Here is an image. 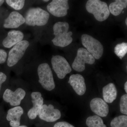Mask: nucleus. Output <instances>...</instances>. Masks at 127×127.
Masks as SVG:
<instances>
[{
	"label": "nucleus",
	"mask_w": 127,
	"mask_h": 127,
	"mask_svg": "<svg viewBox=\"0 0 127 127\" xmlns=\"http://www.w3.org/2000/svg\"><path fill=\"white\" fill-rule=\"evenodd\" d=\"M69 28V24L66 22H58L55 23L53 27L55 37L52 40L55 46L64 47L72 42V32H68Z\"/></svg>",
	"instance_id": "1"
},
{
	"label": "nucleus",
	"mask_w": 127,
	"mask_h": 127,
	"mask_svg": "<svg viewBox=\"0 0 127 127\" xmlns=\"http://www.w3.org/2000/svg\"><path fill=\"white\" fill-rule=\"evenodd\" d=\"M25 23L28 26H42L48 22L50 14L40 7L30 8L26 13Z\"/></svg>",
	"instance_id": "2"
},
{
	"label": "nucleus",
	"mask_w": 127,
	"mask_h": 127,
	"mask_svg": "<svg viewBox=\"0 0 127 127\" xmlns=\"http://www.w3.org/2000/svg\"><path fill=\"white\" fill-rule=\"evenodd\" d=\"M86 7L87 11L93 14L99 22L106 20L110 15L107 3L100 0H89L87 1Z\"/></svg>",
	"instance_id": "3"
},
{
	"label": "nucleus",
	"mask_w": 127,
	"mask_h": 127,
	"mask_svg": "<svg viewBox=\"0 0 127 127\" xmlns=\"http://www.w3.org/2000/svg\"><path fill=\"white\" fill-rule=\"evenodd\" d=\"M39 82L42 87L46 90L51 91L54 89L55 84L52 72L48 64H40L37 68Z\"/></svg>",
	"instance_id": "4"
},
{
	"label": "nucleus",
	"mask_w": 127,
	"mask_h": 127,
	"mask_svg": "<svg viewBox=\"0 0 127 127\" xmlns=\"http://www.w3.org/2000/svg\"><path fill=\"white\" fill-rule=\"evenodd\" d=\"M82 44L95 59H99L102 56L103 47L101 43L92 36L86 34L82 35Z\"/></svg>",
	"instance_id": "5"
},
{
	"label": "nucleus",
	"mask_w": 127,
	"mask_h": 127,
	"mask_svg": "<svg viewBox=\"0 0 127 127\" xmlns=\"http://www.w3.org/2000/svg\"><path fill=\"white\" fill-rule=\"evenodd\" d=\"M29 45V42L26 40L21 41L14 45L9 52L7 60V66L11 67L18 63L24 56Z\"/></svg>",
	"instance_id": "6"
},
{
	"label": "nucleus",
	"mask_w": 127,
	"mask_h": 127,
	"mask_svg": "<svg viewBox=\"0 0 127 127\" xmlns=\"http://www.w3.org/2000/svg\"><path fill=\"white\" fill-rule=\"evenodd\" d=\"M95 62V58L86 49L80 48L78 50L76 57L73 63L72 67L76 71L81 72L85 70V64L92 65Z\"/></svg>",
	"instance_id": "7"
},
{
	"label": "nucleus",
	"mask_w": 127,
	"mask_h": 127,
	"mask_svg": "<svg viewBox=\"0 0 127 127\" xmlns=\"http://www.w3.org/2000/svg\"><path fill=\"white\" fill-rule=\"evenodd\" d=\"M52 68L58 77L63 79L71 71L72 68L65 58L59 55L52 57L51 59Z\"/></svg>",
	"instance_id": "8"
},
{
	"label": "nucleus",
	"mask_w": 127,
	"mask_h": 127,
	"mask_svg": "<svg viewBox=\"0 0 127 127\" xmlns=\"http://www.w3.org/2000/svg\"><path fill=\"white\" fill-rule=\"evenodd\" d=\"M26 95V91L19 88L15 91L6 89L2 95V98L5 102L9 103L12 106H17L21 104L22 101Z\"/></svg>",
	"instance_id": "9"
},
{
	"label": "nucleus",
	"mask_w": 127,
	"mask_h": 127,
	"mask_svg": "<svg viewBox=\"0 0 127 127\" xmlns=\"http://www.w3.org/2000/svg\"><path fill=\"white\" fill-rule=\"evenodd\" d=\"M48 11L57 17H63L66 15L69 9L67 0H53L47 5Z\"/></svg>",
	"instance_id": "10"
},
{
	"label": "nucleus",
	"mask_w": 127,
	"mask_h": 127,
	"mask_svg": "<svg viewBox=\"0 0 127 127\" xmlns=\"http://www.w3.org/2000/svg\"><path fill=\"white\" fill-rule=\"evenodd\" d=\"M38 116L41 120L47 122H53L61 118V113L59 109L55 108L52 104H43Z\"/></svg>",
	"instance_id": "11"
},
{
	"label": "nucleus",
	"mask_w": 127,
	"mask_h": 127,
	"mask_svg": "<svg viewBox=\"0 0 127 127\" xmlns=\"http://www.w3.org/2000/svg\"><path fill=\"white\" fill-rule=\"evenodd\" d=\"M32 107L29 110L27 115L31 120H33L39 115V112L43 104V98L42 94L39 92H33L31 94Z\"/></svg>",
	"instance_id": "12"
},
{
	"label": "nucleus",
	"mask_w": 127,
	"mask_h": 127,
	"mask_svg": "<svg viewBox=\"0 0 127 127\" xmlns=\"http://www.w3.org/2000/svg\"><path fill=\"white\" fill-rule=\"evenodd\" d=\"M91 110L100 117H107L109 113V106L104 100L100 98H95L90 102Z\"/></svg>",
	"instance_id": "13"
},
{
	"label": "nucleus",
	"mask_w": 127,
	"mask_h": 127,
	"mask_svg": "<svg viewBox=\"0 0 127 127\" xmlns=\"http://www.w3.org/2000/svg\"><path fill=\"white\" fill-rule=\"evenodd\" d=\"M68 83L78 95H84L86 91V86L84 78L79 74L71 75L69 78Z\"/></svg>",
	"instance_id": "14"
},
{
	"label": "nucleus",
	"mask_w": 127,
	"mask_h": 127,
	"mask_svg": "<svg viewBox=\"0 0 127 127\" xmlns=\"http://www.w3.org/2000/svg\"><path fill=\"white\" fill-rule=\"evenodd\" d=\"M25 22V18L21 14L17 11H13L5 20L3 27L5 28H16Z\"/></svg>",
	"instance_id": "15"
},
{
	"label": "nucleus",
	"mask_w": 127,
	"mask_h": 127,
	"mask_svg": "<svg viewBox=\"0 0 127 127\" xmlns=\"http://www.w3.org/2000/svg\"><path fill=\"white\" fill-rule=\"evenodd\" d=\"M24 113L21 107H14L8 110L6 116V120L10 122V125L12 127H17L20 125L21 117Z\"/></svg>",
	"instance_id": "16"
},
{
	"label": "nucleus",
	"mask_w": 127,
	"mask_h": 127,
	"mask_svg": "<svg viewBox=\"0 0 127 127\" xmlns=\"http://www.w3.org/2000/svg\"><path fill=\"white\" fill-rule=\"evenodd\" d=\"M24 34L19 31L12 30L8 32L7 36L3 40L2 44L4 47L10 48L23 40Z\"/></svg>",
	"instance_id": "17"
},
{
	"label": "nucleus",
	"mask_w": 127,
	"mask_h": 127,
	"mask_svg": "<svg viewBox=\"0 0 127 127\" xmlns=\"http://www.w3.org/2000/svg\"><path fill=\"white\" fill-rule=\"evenodd\" d=\"M103 100L108 103H112L117 97V91L113 83H109L103 88Z\"/></svg>",
	"instance_id": "18"
},
{
	"label": "nucleus",
	"mask_w": 127,
	"mask_h": 127,
	"mask_svg": "<svg viewBox=\"0 0 127 127\" xmlns=\"http://www.w3.org/2000/svg\"><path fill=\"white\" fill-rule=\"evenodd\" d=\"M127 6V0H117L110 4L108 9L110 13L114 16H117L120 15Z\"/></svg>",
	"instance_id": "19"
},
{
	"label": "nucleus",
	"mask_w": 127,
	"mask_h": 127,
	"mask_svg": "<svg viewBox=\"0 0 127 127\" xmlns=\"http://www.w3.org/2000/svg\"><path fill=\"white\" fill-rule=\"evenodd\" d=\"M86 124L88 127H107L102 119L97 115L90 116L87 118Z\"/></svg>",
	"instance_id": "20"
},
{
	"label": "nucleus",
	"mask_w": 127,
	"mask_h": 127,
	"mask_svg": "<svg viewBox=\"0 0 127 127\" xmlns=\"http://www.w3.org/2000/svg\"><path fill=\"white\" fill-rule=\"evenodd\" d=\"M111 127H127V115H121L116 117L111 121Z\"/></svg>",
	"instance_id": "21"
},
{
	"label": "nucleus",
	"mask_w": 127,
	"mask_h": 127,
	"mask_svg": "<svg viewBox=\"0 0 127 127\" xmlns=\"http://www.w3.org/2000/svg\"><path fill=\"white\" fill-rule=\"evenodd\" d=\"M114 53L120 59H122L127 53V43L124 42L117 44L114 48Z\"/></svg>",
	"instance_id": "22"
},
{
	"label": "nucleus",
	"mask_w": 127,
	"mask_h": 127,
	"mask_svg": "<svg viewBox=\"0 0 127 127\" xmlns=\"http://www.w3.org/2000/svg\"><path fill=\"white\" fill-rule=\"evenodd\" d=\"M5 1L8 5L16 10L22 9L25 2V1L23 0H6Z\"/></svg>",
	"instance_id": "23"
},
{
	"label": "nucleus",
	"mask_w": 127,
	"mask_h": 127,
	"mask_svg": "<svg viewBox=\"0 0 127 127\" xmlns=\"http://www.w3.org/2000/svg\"><path fill=\"white\" fill-rule=\"evenodd\" d=\"M120 111L121 113L127 115V95H122L120 98Z\"/></svg>",
	"instance_id": "24"
},
{
	"label": "nucleus",
	"mask_w": 127,
	"mask_h": 127,
	"mask_svg": "<svg viewBox=\"0 0 127 127\" xmlns=\"http://www.w3.org/2000/svg\"><path fill=\"white\" fill-rule=\"evenodd\" d=\"M7 54L4 50L0 49V64L5 63L7 60Z\"/></svg>",
	"instance_id": "25"
},
{
	"label": "nucleus",
	"mask_w": 127,
	"mask_h": 127,
	"mask_svg": "<svg viewBox=\"0 0 127 127\" xmlns=\"http://www.w3.org/2000/svg\"><path fill=\"white\" fill-rule=\"evenodd\" d=\"M7 77L6 75L2 72L0 71V94L2 89V85L6 81Z\"/></svg>",
	"instance_id": "26"
},
{
	"label": "nucleus",
	"mask_w": 127,
	"mask_h": 127,
	"mask_svg": "<svg viewBox=\"0 0 127 127\" xmlns=\"http://www.w3.org/2000/svg\"><path fill=\"white\" fill-rule=\"evenodd\" d=\"M53 127H75L66 122H60L56 123Z\"/></svg>",
	"instance_id": "27"
},
{
	"label": "nucleus",
	"mask_w": 127,
	"mask_h": 127,
	"mask_svg": "<svg viewBox=\"0 0 127 127\" xmlns=\"http://www.w3.org/2000/svg\"><path fill=\"white\" fill-rule=\"evenodd\" d=\"M124 89H125L126 93H127V82H125V85H124Z\"/></svg>",
	"instance_id": "28"
},
{
	"label": "nucleus",
	"mask_w": 127,
	"mask_h": 127,
	"mask_svg": "<svg viewBox=\"0 0 127 127\" xmlns=\"http://www.w3.org/2000/svg\"><path fill=\"white\" fill-rule=\"evenodd\" d=\"M5 1L3 0H0V6H1L3 3Z\"/></svg>",
	"instance_id": "29"
},
{
	"label": "nucleus",
	"mask_w": 127,
	"mask_h": 127,
	"mask_svg": "<svg viewBox=\"0 0 127 127\" xmlns=\"http://www.w3.org/2000/svg\"><path fill=\"white\" fill-rule=\"evenodd\" d=\"M17 127H28L27 126H25V125H22V126H20Z\"/></svg>",
	"instance_id": "30"
},
{
	"label": "nucleus",
	"mask_w": 127,
	"mask_h": 127,
	"mask_svg": "<svg viewBox=\"0 0 127 127\" xmlns=\"http://www.w3.org/2000/svg\"><path fill=\"white\" fill-rule=\"evenodd\" d=\"M125 23H126V25H127V18H126V21H125Z\"/></svg>",
	"instance_id": "31"
},
{
	"label": "nucleus",
	"mask_w": 127,
	"mask_h": 127,
	"mask_svg": "<svg viewBox=\"0 0 127 127\" xmlns=\"http://www.w3.org/2000/svg\"><path fill=\"white\" fill-rule=\"evenodd\" d=\"M49 0H43V1H44V2H48V1H49Z\"/></svg>",
	"instance_id": "32"
},
{
	"label": "nucleus",
	"mask_w": 127,
	"mask_h": 127,
	"mask_svg": "<svg viewBox=\"0 0 127 127\" xmlns=\"http://www.w3.org/2000/svg\"><path fill=\"white\" fill-rule=\"evenodd\" d=\"M0 116H1V114H0Z\"/></svg>",
	"instance_id": "33"
}]
</instances>
